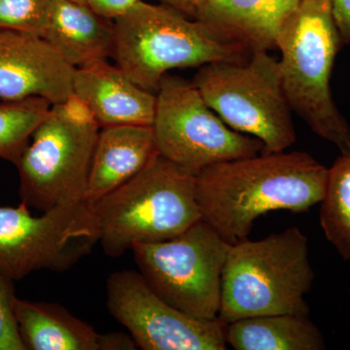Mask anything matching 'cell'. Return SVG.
I'll return each instance as SVG.
<instances>
[{"instance_id":"cell-10","label":"cell","mask_w":350,"mask_h":350,"mask_svg":"<svg viewBox=\"0 0 350 350\" xmlns=\"http://www.w3.org/2000/svg\"><path fill=\"white\" fill-rule=\"evenodd\" d=\"M98 243L89 202L32 215L29 207L0 206V273L20 280L34 271H68Z\"/></svg>"},{"instance_id":"cell-3","label":"cell","mask_w":350,"mask_h":350,"mask_svg":"<svg viewBox=\"0 0 350 350\" xmlns=\"http://www.w3.org/2000/svg\"><path fill=\"white\" fill-rule=\"evenodd\" d=\"M196 178L157 155L131 180L89 202L105 254L120 257L140 244L174 239L200 221Z\"/></svg>"},{"instance_id":"cell-5","label":"cell","mask_w":350,"mask_h":350,"mask_svg":"<svg viewBox=\"0 0 350 350\" xmlns=\"http://www.w3.org/2000/svg\"><path fill=\"white\" fill-rule=\"evenodd\" d=\"M314 278L308 239L298 227L232 244L223 269L217 319L227 325L260 315L308 317L306 295Z\"/></svg>"},{"instance_id":"cell-25","label":"cell","mask_w":350,"mask_h":350,"mask_svg":"<svg viewBox=\"0 0 350 350\" xmlns=\"http://www.w3.org/2000/svg\"><path fill=\"white\" fill-rule=\"evenodd\" d=\"M161 3L167 4L185 13L190 17L196 18L197 16V8L191 0H158Z\"/></svg>"},{"instance_id":"cell-15","label":"cell","mask_w":350,"mask_h":350,"mask_svg":"<svg viewBox=\"0 0 350 350\" xmlns=\"http://www.w3.org/2000/svg\"><path fill=\"white\" fill-rule=\"evenodd\" d=\"M159 155L152 126L100 128L90 170L86 202L105 197L131 180Z\"/></svg>"},{"instance_id":"cell-6","label":"cell","mask_w":350,"mask_h":350,"mask_svg":"<svg viewBox=\"0 0 350 350\" xmlns=\"http://www.w3.org/2000/svg\"><path fill=\"white\" fill-rule=\"evenodd\" d=\"M100 131L89 108L75 94L53 105L16 165L23 204L43 213L86 202Z\"/></svg>"},{"instance_id":"cell-18","label":"cell","mask_w":350,"mask_h":350,"mask_svg":"<svg viewBox=\"0 0 350 350\" xmlns=\"http://www.w3.org/2000/svg\"><path fill=\"white\" fill-rule=\"evenodd\" d=\"M227 345L236 350H322L321 332L308 317L291 313L260 315L225 325Z\"/></svg>"},{"instance_id":"cell-11","label":"cell","mask_w":350,"mask_h":350,"mask_svg":"<svg viewBox=\"0 0 350 350\" xmlns=\"http://www.w3.org/2000/svg\"><path fill=\"white\" fill-rule=\"evenodd\" d=\"M113 317L144 350H225V325L177 310L161 299L139 271H119L107 282Z\"/></svg>"},{"instance_id":"cell-14","label":"cell","mask_w":350,"mask_h":350,"mask_svg":"<svg viewBox=\"0 0 350 350\" xmlns=\"http://www.w3.org/2000/svg\"><path fill=\"white\" fill-rule=\"evenodd\" d=\"M15 315L25 350H135L124 333L100 334L56 303L15 301Z\"/></svg>"},{"instance_id":"cell-7","label":"cell","mask_w":350,"mask_h":350,"mask_svg":"<svg viewBox=\"0 0 350 350\" xmlns=\"http://www.w3.org/2000/svg\"><path fill=\"white\" fill-rule=\"evenodd\" d=\"M192 82L226 125L262 142V153L285 151L296 142L280 63L269 51L200 66Z\"/></svg>"},{"instance_id":"cell-26","label":"cell","mask_w":350,"mask_h":350,"mask_svg":"<svg viewBox=\"0 0 350 350\" xmlns=\"http://www.w3.org/2000/svg\"><path fill=\"white\" fill-rule=\"evenodd\" d=\"M191 1L193 2V4H194L196 8H197L198 13V10H199L200 7L204 6V4L209 1V0H191Z\"/></svg>"},{"instance_id":"cell-22","label":"cell","mask_w":350,"mask_h":350,"mask_svg":"<svg viewBox=\"0 0 350 350\" xmlns=\"http://www.w3.org/2000/svg\"><path fill=\"white\" fill-rule=\"evenodd\" d=\"M13 280L0 273V350H25L15 315Z\"/></svg>"},{"instance_id":"cell-16","label":"cell","mask_w":350,"mask_h":350,"mask_svg":"<svg viewBox=\"0 0 350 350\" xmlns=\"http://www.w3.org/2000/svg\"><path fill=\"white\" fill-rule=\"evenodd\" d=\"M43 39L66 63L79 68L111 56L114 25L87 4L51 0Z\"/></svg>"},{"instance_id":"cell-13","label":"cell","mask_w":350,"mask_h":350,"mask_svg":"<svg viewBox=\"0 0 350 350\" xmlns=\"http://www.w3.org/2000/svg\"><path fill=\"white\" fill-rule=\"evenodd\" d=\"M73 94L89 108L100 128L153 125L156 94L138 86L107 59L75 68Z\"/></svg>"},{"instance_id":"cell-19","label":"cell","mask_w":350,"mask_h":350,"mask_svg":"<svg viewBox=\"0 0 350 350\" xmlns=\"http://www.w3.org/2000/svg\"><path fill=\"white\" fill-rule=\"evenodd\" d=\"M320 206V225L327 241L350 262V153L342 154L329 169Z\"/></svg>"},{"instance_id":"cell-24","label":"cell","mask_w":350,"mask_h":350,"mask_svg":"<svg viewBox=\"0 0 350 350\" xmlns=\"http://www.w3.org/2000/svg\"><path fill=\"white\" fill-rule=\"evenodd\" d=\"M332 13L342 43H350V0H330Z\"/></svg>"},{"instance_id":"cell-20","label":"cell","mask_w":350,"mask_h":350,"mask_svg":"<svg viewBox=\"0 0 350 350\" xmlns=\"http://www.w3.org/2000/svg\"><path fill=\"white\" fill-rule=\"evenodd\" d=\"M51 107L40 96L0 103V158L17 165Z\"/></svg>"},{"instance_id":"cell-2","label":"cell","mask_w":350,"mask_h":350,"mask_svg":"<svg viewBox=\"0 0 350 350\" xmlns=\"http://www.w3.org/2000/svg\"><path fill=\"white\" fill-rule=\"evenodd\" d=\"M113 25L111 56L116 66L151 93H157L172 69L243 62L253 52L231 32L165 3L140 0Z\"/></svg>"},{"instance_id":"cell-12","label":"cell","mask_w":350,"mask_h":350,"mask_svg":"<svg viewBox=\"0 0 350 350\" xmlns=\"http://www.w3.org/2000/svg\"><path fill=\"white\" fill-rule=\"evenodd\" d=\"M75 68L42 38L0 29V98L40 96L57 105L73 96Z\"/></svg>"},{"instance_id":"cell-4","label":"cell","mask_w":350,"mask_h":350,"mask_svg":"<svg viewBox=\"0 0 350 350\" xmlns=\"http://www.w3.org/2000/svg\"><path fill=\"white\" fill-rule=\"evenodd\" d=\"M344 45L330 0H301L284 21L275 39L283 90L292 111L310 130L350 153V126L331 92V75Z\"/></svg>"},{"instance_id":"cell-23","label":"cell","mask_w":350,"mask_h":350,"mask_svg":"<svg viewBox=\"0 0 350 350\" xmlns=\"http://www.w3.org/2000/svg\"><path fill=\"white\" fill-rule=\"evenodd\" d=\"M140 0H87V5L107 20L115 21L125 15Z\"/></svg>"},{"instance_id":"cell-17","label":"cell","mask_w":350,"mask_h":350,"mask_svg":"<svg viewBox=\"0 0 350 350\" xmlns=\"http://www.w3.org/2000/svg\"><path fill=\"white\" fill-rule=\"evenodd\" d=\"M301 0H209L196 19L231 32L252 51L275 49L284 21Z\"/></svg>"},{"instance_id":"cell-8","label":"cell","mask_w":350,"mask_h":350,"mask_svg":"<svg viewBox=\"0 0 350 350\" xmlns=\"http://www.w3.org/2000/svg\"><path fill=\"white\" fill-rule=\"evenodd\" d=\"M232 244L200 219L187 231L131 250L145 282L163 301L202 319H217L223 269Z\"/></svg>"},{"instance_id":"cell-21","label":"cell","mask_w":350,"mask_h":350,"mask_svg":"<svg viewBox=\"0 0 350 350\" xmlns=\"http://www.w3.org/2000/svg\"><path fill=\"white\" fill-rule=\"evenodd\" d=\"M51 0H0V29L42 38L49 23Z\"/></svg>"},{"instance_id":"cell-1","label":"cell","mask_w":350,"mask_h":350,"mask_svg":"<svg viewBox=\"0 0 350 350\" xmlns=\"http://www.w3.org/2000/svg\"><path fill=\"white\" fill-rule=\"evenodd\" d=\"M328 172L303 151L262 152L216 163L196 178L200 217L228 243H238L271 211L306 213L320 204Z\"/></svg>"},{"instance_id":"cell-9","label":"cell","mask_w":350,"mask_h":350,"mask_svg":"<svg viewBox=\"0 0 350 350\" xmlns=\"http://www.w3.org/2000/svg\"><path fill=\"white\" fill-rule=\"evenodd\" d=\"M156 98L152 128L159 155L191 174L264 150L257 138L226 125L193 82L165 75Z\"/></svg>"},{"instance_id":"cell-27","label":"cell","mask_w":350,"mask_h":350,"mask_svg":"<svg viewBox=\"0 0 350 350\" xmlns=\"http://www.w3.org/2000/svg\"><path fill=\"white\" fill-rule=\"evenodd\" d=\"M73 1L79 2V3L87 4V0H73Z\"/></svg>"}]
</instances>
